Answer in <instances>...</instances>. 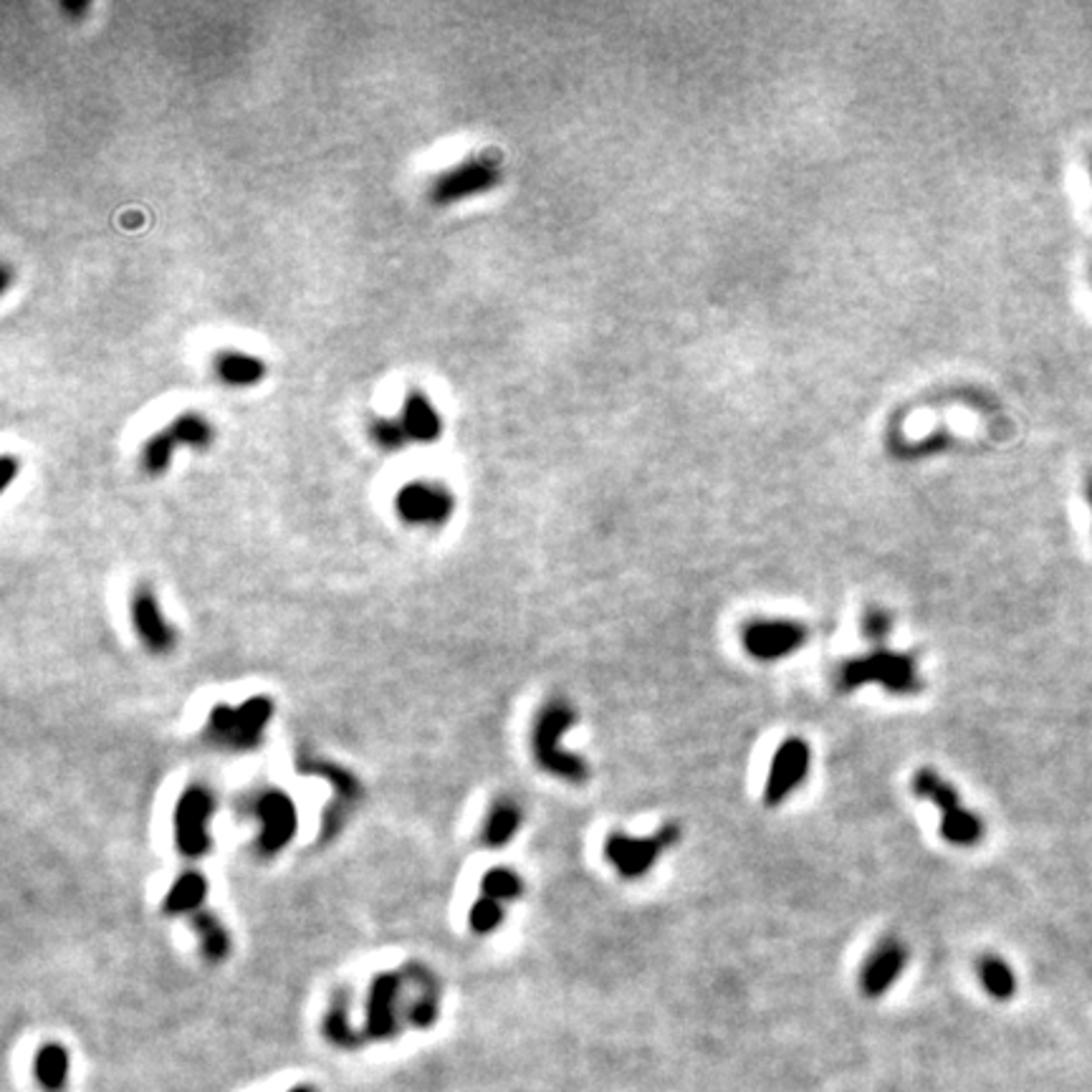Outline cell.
I'll return each mask as SVG.
<instances>
[{"label": "cell", "mask_w": 1092, "mask_h": 1092, "mask_svg": "<svg viewBox=\"0 0 1092 1092\" xmlns=\"http://www.w3.org/2000/svg\"><path fill=\"white\" fill-rule=\"evenodd\" d=\"M273 716V703L264 695L248 699L241 706L218 703L211 713V736L218 746L230 752H253L261 746Z\"/></svg>", "instance_id": "cell-3"}, {"label": "cell", "mask_w": 1092, "mask_h": 1092, "mask_svg": "<svg viewBox=\"0 0 1092 1092\" xmlns=\"http://www.w3.org/2000/svg\"><path fill=\"white\" fill-rule=\"evenodd\" d=\"M435 1016H438V1004H435L433 999H422L410 1012V1019L415 1021L417 1027H430L435 1021Z\"/></svg>", "instance_id": "cell-31"}, {"label": "cell", "mask_w": 1092, "mask_h": 1092, "mask_svg": "<svg viewBox=\"0 0 1092 1092\" xmlns=\"http://www.w3.org/2000/svg\"><path fill=\"white\" fill-rule=\"evenodd\" d=\"M1085 498H1088V507L1092 514V470L1088 473V479H1085Z\"/></svg>", "instance_id": "cell-33"}, {"label": "cell", "mask_w": 1092, "mask_h": 1092, "mask_svg": "<svg viewBox=\"0 0 1092 1092\" xmlns=\"http://www.w3.org/2000/svg\"><path fill=\"white\" fill-rule=\"evenodd\" d=\"M251 812L258 819V850L264 855H276L283 847L292 845L296 832H299V812L286 792L269 789V792L258 794Z\"/></svg>", "instance_id": "cell-7"}, {"label": "cell", "mask_w": 1092, "mask_h": 1092, "mask_svg": "<svg viewBox=\"0 0 1092 1092\" xmlns=\"http://www.w3.org/2000/svg\"><path fill=\"white\" fill-rule=\"evenodd\" d=\"M132 625H135L139 640L147 645V650H153V653L162 655L175 648V630L162 615L160 602H157L149 586H139L135 597H132Z\"/></svg>", "instance_id": "cell-12"}, {"label": "cell", "mask_w": 1092, "mask_h": 1092, "mask_svg": "<svg viewBox=\"0 0 1092 1092\" xmlns=\"http://www.w3.org/2000/svg\"><path fill=\"white\" fill-rule=\"evenodd\" d=\"M289 1092H317V1088H311V1085H296V1088H292Z\"/></svg>", "instance_id": "cell-35"}, {"label": "cell", "mask_w": 1092, "mask_h": 1092, "mask_svg": "<svg viewBox=\"0 0 1092 1092\" xmlns=\"http://www.w3.org/2000/svg\"><path fill=\"white\" fill-rule=\"evenodd\" d=\"M398 994L400 976L382 974L377 976L367 997V1034L375 1039L392 1037L398 1030Z\"/></svg>", "instance_id": "cell-13"}, {"label": "cell", "mask_w": 1092, "mask_h": 1092, "mask_svg": "<svg viewBox=\"0 0 1092 1092\" xmlns=\"http://www.w3.org/2000/svg\"><path fill=\"white\" fill-rule=\"evenodd\" d=\"M984 822H981V817L976 815V812L966 810V807H961V810H956L954 815L949 817H940V835H944L946 842H951V845L956 847H974L979 845L981 838H984Z\"/></svg>", "instance_id": "cell-22"}, {"label": "cell", "mask_w": 1092, "mask_h": 1092, "mask_svg": "<svg viewBox=\"0 0 1092 1092\" xmlns=\"http://www.w3.org/2000/svg\"><path fill=\"white\" fill-rule=\"evenodd\" d=\"M681 840L678 824H663L653 838H630V835L612 832L605 840V857L618 868V873L627 880H637L653 870L660 852L673 847Z\"/></svg>", "instance_id": "cell-5"}, {"label": "cell", "mask_w": 1092, "mask_h": 1092, "mask_svg": "<svg viewBox=\"0 0 1092 1092\" xmlns=\"http://www.w3.org/2000/svg\"><path fill=\"white\" fill-rule=\"evenodd\" d=\"M69 1070H72V1060H69L66 1047L56 1042L44 1044L36 1053V1060H33V1072H36L38 1085L46 1092L66 1090Z\"/></svg>", "instance_id": "cell-17"}, {"label": "cell", "mask_w": 1092, "mask_h": 1092, "mask_svg": "<svg viewBox=\"0 0 1092 1092\" xmlns=\"http://www.w3.org/2000/svg\"><path fill=\"white\" fill-rule=\"evenodd\" d=\"M206 898H208L206 875L190 870V873H183L175 882H172L170 893H167L165 903H162V910H165L167 916H188V913L195 916V913H200Z\"/></svg>", "instance_id": "cell-16"}, {"label": "cell", "mask_w": 1092, "mask_h": 1092, "mask_svg": "<svg viewBox=\"0 0 1092 1092\" xmlns=\"http://www.w3.org/2000/svg\"><path fill=\"white\" fill-rule=\"evenodd\" d=\"M215 377L230 387H253L266 377V364L246 352H218L213 359Z\"/></svg>", "instance_id": "cell-15"}, {"label": "cell", "mask_w": 1092, "mask_h": 1092, "mask_svg": "<svg viewBox=\"0 0 1092 1092\" xmlns=\"http://www.w3.org/2000/svg\"><path fill=\"white\" fill-rule=\"evenodd\" d=\"M468 923L475 933H481V936L493 933L503 923V905L498 903V900H491V898L475 900L473 908H470Z\"/></svg>", "instance_id": "cell-28"}, {"label": "cell", "mask_w": 1092, "mask_h": 1092, "mask_svg": "<svg viewBox=\"0 0 1092 1092\" xmlns=\"http://www.w3.org/2000/svg\"><path fill=\"white\" fill-rule=\"evenodd\" d=\"M979 981L986 989V994L997 1002H1009L1016 994V976L1004 958L999 956H984L979 961Z\"/></svg>", "instance_id": "cell-21"}, {"label": "cell", "mask_w": 1092, "mask_h": 1092, "mask_svg": "<svg viewBox=\"0 0 1092 1092\" xmlns=\"http://www.w3.org/2000/svg\"><path fill=\"white\" fill-rule=\"evenodd\" d=\"M810 632L794 620H752L741 627V645L757 660H782L797 653Z\"/></svg>", "instance_id": "cell-9"}, {"label": "cell", "mask_w": 1092, "mask_h": 1092, "mask_svg": "<svg viewBox=\"0 0 1092 1092\" xmlns=\"http://www.w3.org/2000/svg\"><path fill=\"white\" fill-rule=\"evenodd\" d=\"M327 1032L336 1044H352L350 1039V1025H347V1014L342 1009H332L327 1019Z\"/></svg>", "instance_id": "cell-30"}, {"label": "cell", "mask_w": 1092, "mask_h": 1092, "mask_svg": "<svg viewBox=\"0 0 1092 1092\" xmlns=\"http://www.w3.org/2000/svg\"><path fill=\"white\" fill-rule=\"evenodd\" d=\"M501 180V167L491 157L479 155L468 157V160L458 162L456 167L445 170L443 175L433 183L430 188V200L435 206H453L458 200H466V197L488 193L493 190Z\"/></svg>", "instance_id": "cell-6"}, {"label": "cell", "mask_w": 1092, "mask_h": 1092, "mask_svg": "<svg viewBox=\"0 0 1092 1092\" xmlns=\"http://www.w3.org/2000/svg\"><path fill=\"white\" fill-rule=\"evenodd\" d=\"M812 766V748L804 739H787L771 759L764 787V804L780 807L807 780Z\"/></svg>", "instance_id": "cell-10"}, {"label": "cell", "mask_w": 1092, "mask_h": 1092, "mask_svg": "<svg viewBox=\"0 0 1092 1092\" xmlns=\"http://www.w3.org/2000/svg\"><path fill=\"white\" fill-rule=\"evenodd\" d=\"M456 498L451 488L435 481H410L394 496V511L405 524L440 526L453 516Z\"/></svg>", "instance_id": "cell-8"}, {"label": "cell", "mask_w": 1092, "mask_h": 1092, "mask_svg": "<svg viewBox=\"0 0 1092 1092\" xmlns=\"http://www.w3.org/2000/svg\"><path fill=\"white\" fill-rule=\"evenodd\" d=\"M175 448H178V440L172 438L170 430H160V433H155L153 438L142 445V453H139V466H142L144 473L153 475V479L155 475H162L167 468H170L172 453H175Z\"/></svg>", "instance_id": "cell-24"}, {"label": "cell", "mask_w": 1092, "mask_h": 1092, "mask_svg": "<svg viewBox=\"0 0 1092 1092\" xmlns=\"http://www.w3.org/2000/svg\"><path fill=\"white\" fill-rule=\"evenodd\" d=\"M3 466H5L3 486H10V484H13L16 473H19V468H21V466H19V461H16L13 456H5V458H3Z\"/></svg>", "instance_id": "cell-32"}, {"label": "cell", "mask_w": 1092, "mask_h": 1092, "mask_svg": "<svg viewBox=\"0 0 1092 1092\" xmlns=\"http://www.w3.org/2000/svg\"><path fill=\"white\" fill-rule=\"evenodd\" d=\"M1090 175H1092V165H1090Z\"/></svg>", "instance_id": "cell-36"}, {"label": "cell", "mask_w": 1092, "mask_h": 1092, "mask_svg": "<svg viewBox=\"0 0 1092 1092\" xmlns=\"http://www.w3.org/2000/svg\"><path fill=\"white\" fill-rule=\"evenodd\" d=\"M574 721H577V713L567 701H549L539 711L537 724H534L531 746L534 757L544 771L565 782L582 784L590 776V769L577 754L562 748V736L572 729Z\"/></svg>", "instance_id": "cell-1"}, {"label": "cell", "mask_w": 1092, "mask_h": 1092, "mask_svg": "<svg viewBox=\"0 0 1092 1092\" xmlns=\"http://www.w3.org/2000/svg\"><path fill=\"white\" fill-rule=\"evenodd\" d=\"M865 683H880L885 690L898 695H910L921 690V676L913 655L893 653L888 648H878L863 658L845 660L835 673V685L840 690H855Z\"/></svg>", "instance_id": "cell-2"}, {"label": "cell", "mask_w": 1092, "mask_h": 1092, "mask_svg": "<svg viewBox=\"0 0 1092 1092\" xmlns=\"http://www.w3.org/2000/svg\"><path fill=\"white\" fill-rule=\"evenodd\" d=\"M301 769L299 771H306V774H317V776H324L332 787L336 789V792L342 794L345 799H359L362 797V787H359L357 776L350 774L347 769H342V766H334V764H324V761H301Z\"/></svg>", "instance_id": "cell-26"}, {"label": "cell", "mask_w": 1092, "mask_h": 1092, "mask_svg": "<svg viewBox=\"0 0 1092 1092\" xmlns=\"http://www.w3.org/2000/svg\"><path fill=\"white\" fill-rule=\"evenodd\" d=\"M86 8H89V5H72V3H63V10H66V13H84Z\"/></svg>", "instance_id": "cell-34"}, {"label": "cell", "mask_w": 1092, "mask_h": 1092, "mask_svg": "<svg viewBox=\"0 0 1092 1092\" xmlns=\"http://www.w3.org/2000/svg\"><path fill=\"white\" fill-rule=\"evenodd\" d=\"M370 438H372V443L382 451H403L410 440L408 433H405L403 422L387 420V417H377V420H372Z\"/></svg>", "instance_id": "cell-27"}, {"label": "cell", "mask_w": 1092, "mask_h": 1092, "mask_svg": "<svg viewBox=\"0 0 1092 1092\" xmlns=\"http://www.w3.org/2000/svg\"><path fill=\"white\" fill-rule=\"evenodd\" d=\"M400 422H403L408 438L415 440V443H435L440 433H443L438 410L433 408V403L422 390H410L405 394Z\"/></svg>", "instance_id": "cell-14"}, {"label": "cell", "mask_w": 1092, "mask_h": 1092, "mask_svg": "<svg viewBox=\"0 0 1092 1092\" xmlns=\"http://www.w3.org/2000/svg\"><path fill=\"white\" fill-rule=\"evenodd\" d=\"M481 891H484V898L503 903V900L521 898V893H524V880L511 868H491L484 878H481Z\"/></svg>", "instance_id": "cell-25"}, {"label": "cell", "mask_w": 1092, "mask_h": 1092, "mask_svg": "<svg viewBox=\"0 0 1092 1092\" xmlns=\"http://www.w3.org/2000/svg\"><path fill=\"white\" fill-rule=\"evenodd\" d=\"M167 430H170L172 438L178 440V445H188V448H195V451L211 448V443L215 438L213 426L200 415V412H183V415H178L175 420L170 422V428Z\"/></svg>", "instance_id": "cell-23"}, {"label": "cell", "mask_w": 1092, "mask_h": 1092, "mask_svg": "<svg viewBox=\"0 0 1092 1092\" xmlns=\"http://www.w3.org/2000/svg\"><path fill=\"white\" fill-rule=\"evenodd\" d=\"M893 630V615L882 607H868L863 615V635L868 640L878 643L882 648V640L891 635Z\"/></svg>", "instance_id": "cell-29"}, {"label": "cell", "mask_w": 1092, "mask_h": 1092, "mask_svg": "<svg viewBox=\"0 0 1092 1092\" xmlns=\"http://www.w3.org/2000/svg\"><path fill=\"white\" fill-rule=\"evenodd\" d=\"M521 827V810L514 801L503 799L498 804H493V810L488 812L486 827H484V842L488 847H503L516 838Z\"/></svg>", "instance_id": "cell-20"}, {"label": "cell", "mask_w": 1092, "mask_h": 1092, "mask_svg": "<svg viewBox=\"0 0 1092 1092\" xmlns=\"http://www.w3.org/2000/svg\"><path fill=\"white\" fill-rule=\"evenodd\" d=\"M905 961H908V949L903 940L888 936L882 938L870 956L865 958L863 972H859V989L868 999H878L891 989L903 974Z\"/></svg>", "instance_id": "cell-11"}, {"label": "cell", "mask_w": 1092, "mask_h": 1092, "mask_svg": "<svg viewBox=\"0 0 1092 1092\" xmlns=\"http://www.w3.org/2000/svg\"><path fill=\"white\" fill-rule=\"evenodd\" d=\"M215 815V797L208 787L193 784L180 794L175 807V845L183 857L200 859L211 852V819Z\"/></svg>", "instance_id": "cell-4"}, {"label": "cell", "mask_w": 1092, "mask_h": 1092, "mask_svg": "<svg viewBox=\"0 0 1092 1092\" xmlns=\"http://www.w3.org/2000/svg\"><path fill=\"white\" fill-rule=\"evenodd\" d=\"M910 789H913L916 797L928 799L931 804H936L940 810V817L954 815L956 810H961L963 807L961 799H958L956 789L951 787L949 782L940 780L931 766H923V769L916 771L913 782H910Z\"/></svg>", "instance_id": "cell-18"}, {"label": "cell", "mask_w": 1092, "mask_h": 1092, "mask_svg": "<svg viewBox=\"0 0 1092 1092\" xmlns=\"http://www.w3.org/2000/svg\"><path fill=\"white\" fill-rule=\"evenodd\" d=\"M193 928L197 933V940H200L202 956H206L208 961L220 963L228 958L230 936L218 918H215L213 913H208V910H200V913L193 916Z\"/></svg>", "instance_id": "cell-19"}]
</instances>
